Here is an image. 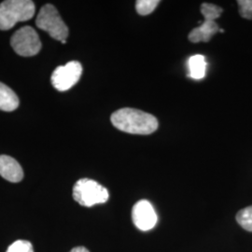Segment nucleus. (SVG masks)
Here are the masks:
<instances>
[{"mask_svg":"<svg viewBox=\"0 0 252 252\" xmlns=\"http://www.w3.org/2000/svg\"><path fill=\"white\" fill-rule=\"evenodd\" d=\"M110 121L120 131L133 135H151L159 127L153 115L135 108H121L111 115Z\"/></svg>","mask_w":252,"mask_h":252,"instance_id":"1","label":"nucleus"},{"mask_svg":"<svg viewBox=\"0 0 252 252\" xmlns=\"http://www.w3.org/2000/svg\"><path fill=\"white\" fill-rule=\"evenodd\" d=\"M35 4L30 0H6L0 4V30H9L17 23L35 15Z\"/></svg>","mask_w":252,"mask_h":252,"instance_id":"2","label":"nucleus"},{"mask_svg":"<svg viewBox=\"0 0 252 252\" xmlns=\"http://www.w3.org/2000/svg\"><path fill=\"white\" fill-rule=\"evenodd\" d=\"M109 197L108 189L95 180L81 179L73 187V198L83 207L106 203Z\"/></svg>","mask_w":252,"mask_h":252,"instance_id":"3","label":"nucleus"},{"mask_svg":"<svg viewBox=\"0 0 252 252\" xmlns=\"http://www.w3.org/2000/svg\"><path fill=\"white\" fill-rule=\"evenodd\" d=\"M36 25L56 40H66L68 36V28L52 4H47L40 9L36 16Z\"/></svg>","mask_w":252,"mask_h":252,"instance_id":"4","label":"nucleus"},{"mask_svg":"<svg viewBox=\"0 0 252 252\" xmlns=\"http://www.w3.org/2000/svg\"><path fill=\"white\" fill-rule=\"evenodd\" d=\"M10 44L14 52L21 56H34L41 49V42L36 30L31 27H24L11 36Z\"/></svg>","mask_w":252,"mask_h":252,"instance_id":"5","label":"nucleus"},{"mask_svg":"<svg viewBox=\"0 0 252 252\" xmlns=\"http://www.w3.org/2000/svg\"><path fill=\"white\" fill-rule=\"evenodd\" d=\"M82 74V66L77 61L68 62L64 65L55 68L51 81L56 90L65 92L72 88L80 81Z\"/></svg>","mask_w":252,"mask_h":252,"instance_id":"6","label":"nucleus"},{"mask_svg":"<svg viewBox=\"0 0 252 252\" xmlns=\"http://www.w3.org/2000/svg\"><path fill=\"white\" fill-rule=\"evenodd\" d=\"M132 220L139 230L149 231L156 225L158 217L149 201L140 200L133 207Z\"/></svg>","mask_w":252,"mask_h":252,"instance_id":"7","label":"nucleus"},{"mask_svg":"<svg viewBox=\"0 0 252 252\" xmlns=\"http://www.w3.org/2000/svg\"><path fill=\"white\" fill-rule=\"evenodd\" d=\"M0 176L8 181L17 183L24 179V171L15 159L8 155H0Z\"/></svg>","mask_w":252,"mask_h":252,"instance_id":"8","label":"nucleus"},{"mask_svg":"<svg viewBox=\"0 0 252 252\" xmlns=\"http://www.w3.org/2000/svg\"><path fill=\"white\" fill-rule=\"evenodd\" d=\"M220 31V27L218 26L215 20L210 18H205V21L201 24V26L192 29L189 34V40L192 43L198 42H208L212 36Z\"/></svg>","mask_w":252,"mask_h":252,"instance_id":"9","label":"nucleus"},{"mask_svg":"<svg viewBox=\"0 0 252 252\" xmlns=\"http://www.w3.org/2000/svg\"><path fill=\"white\" fill-rule=\"evenodd\" d=\"M19 98L16 94L7 85L0 82V109L13 111L18 108Z\"/></svg>","mask_w":252,"mask_h":252,"instance_id":"10","label":"nucleus"},{"mask_svg":"<svg viewBox=\"0 0 252 252\" xmlns=\"http://www.w3.org/2000/svg\"><path fill=\"white\" fill-rule=\"evenodd\" d=\"M207 63L205 56L201 54L190 56L188 60L189 78L193 80L203 79L206 75Z\"/></svg>","mask_w":252,"mask_h":252,"instance_id":"11","label":"nucleus"},{"mask_svg":"<svg viewBox=\"0 0 252 252\" xmlns=\"http://www.w3.org/2000/svg\"><path fill=\"white\" fill-rule=\"evenodd\" d=\"M236 221L248 232H252V206L245 207L236 214Z\"/></svg>","mask_w":252,"mask_h":252,"instance_id":"12","label":"nucleus"},{"mask_svg":"<svg viewBox=\"0 0 252 252\" xmlns=\"http://www.w3.org/2000/svg\"><path fill=\"white\" fill-rule=\"evenodd\" d=\"M159 3V0H137L135 2V9L139 15L146 16L153 13Z\"/></svg>","mask_w":252,"mask_h":252,"instance_id":"13","label":"nucleus"},{"mask_svg":"<svg viewBox=\"0 0 252 252\" xmlns=\"http://www.w3.org/2000/svg\"><path fill=\"white\" fill-rule=\"evenodd\" d=\"M222 9L214 4L210 3H203L201 6V13L205 18L213 19L216 20L219 18L221 13H222Z\"/></svg>","mask_w":252,"mask_h":252,"instance_id":"14","label":"nucleus"},{"mask_svg":"<svg viewBox=\"0 0 252 252\" xmlns=\"http://www.w3.org/2000/svg\"><path fill=\"white\" fill-rule=\"evenodd\" d=\"M6 252H34V249L29 241L17 240L9 246Z\"/></svg>","mask_w":252,"mask_h":252,"instance_id":"15","label":"nucleus"},{"mask_svg":"<svg viewBox=\"0 0 252 252\" xmlns=\"http://www.w3.org/2000/svg\"><path fill=\"white\" fill-rule=\"evenodd\" d=\"M237 4L240 15L243 18L252 20V0H238Z\"/></svg>","mask_w":252,"mask_h":252,"instance_id":"16","label":"nucleus"},{"mask_svg":"<svg viewBox=\"0 0 252 252\" xmlns=\"http://www.w3.org/2000/svg\"><path fill=\"white\" fill-rule=\"evenodd\" d=\"M70 252H90L86 248L84 247H77V248H74L73 250H71Z\"/></svg>","mask_w":252,"mask_h":252,"instance_id":"17","label":"nucleus"},{"mask_svg":"<svg viewBox=\"0 0 252 252\" xmlns=\"http://www.w3.org/2000/svg\"><path fill=\"white\" fill-rule=\"evenodd\" d=\"M220 33H223L224 30H223V29H220Z\"/></svg>","mask_w":252,"mask_h":252,"instance_id":"18","label":"nucleus"}]
</instances>
